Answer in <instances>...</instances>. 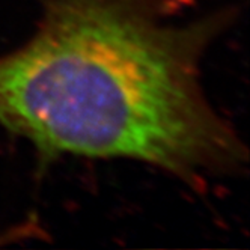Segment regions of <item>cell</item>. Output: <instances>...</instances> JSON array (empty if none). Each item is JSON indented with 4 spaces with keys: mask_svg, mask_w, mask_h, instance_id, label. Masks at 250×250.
I'll return each instance as SVG.
<instances>
[{
    "mask_svg": "<svg viewBox=\"0 0 250 250\" xmlns=\"http://www.w3.org/2000/svg\"><path fill=\"white\" fill-rule=\"evenodd\" d=\"M30 37L0 53V127L42 163L130 160L196 193L240 176L249 149L209 98L204 63L235 6L184 0H27Z\"/></svg>",
    "mask_w": 250,
    "mask_h": 250,
    "instance_id": "cell-1",
    "label": "cell"
},
{
    "mask_svg": "<svg viewBox=\"0 0 250 250\" xmlns=\"http://www.w3.org/2000/svg\"><path fill=\"white\" fill-rule=\"evenodd\" d=\"M47 237V232L41 228L37 220H26L21 225H15L8 229L0 230V247L12 246L17 243H23L29 240L40 238L44 240Z\"/></svg>",
    "mask_w": 250,
    "mask_h": 250,
    "instance_id": "cell-2",
    "label": "cell"
}]
</instances>
